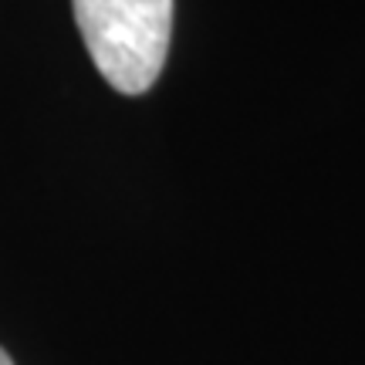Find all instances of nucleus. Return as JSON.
Segmentation results:
<instances>
[{
    "mask_svg": "<svg viewBox=\"0 0 365 365\" xmlns=\"http://www.w3.org/2000/svg\"><path fill=\"white\" fill-rule=\"evenodd\" d=\"M0 365H14V362H11V355L4 352V349H0Z\"/></svg>",
    "mask_w": 365,
    "mask_h": 365,
    "instance_id": "obj_2",
    "label": "nucleus"
},
{
    "mask_svg": "<svg viewBox=\"0 0 365 365\" xmlns=\"http://www.w3.org/2000/svg\"><path fill=\"white\" fill-rule=\"evenodd\" d=\"M95 68L122 95L156 85L173 38V0H71Z\"/></svg>",
    "mask_w": 365,
    "mask_h": 365,
    "instance_id": "obj_1",
    "label": "nucleus"
}]
</instances>
